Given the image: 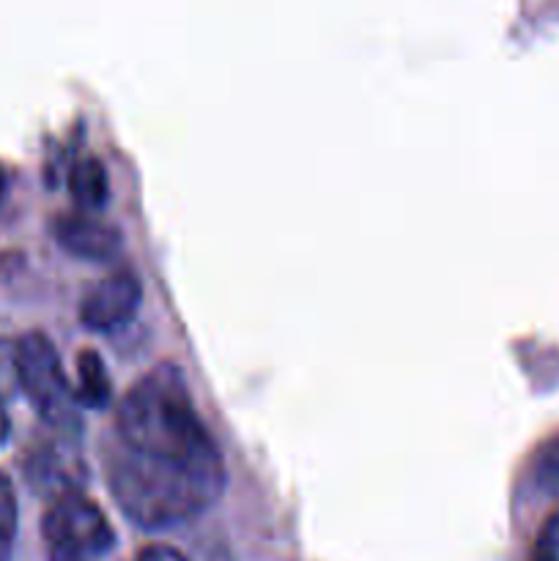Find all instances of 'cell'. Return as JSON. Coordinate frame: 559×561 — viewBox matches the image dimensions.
Listing matches in <instances>:
<instances>
[{
	"label": "cell",
	"mask_w": 559,
	"mask_h": 561,
	"mask_svg": "<svg viewBox=\"0 0 559 561\" xmlns=\"http://www.w3.org/2000/svg\"><path fill=\"white\" fill-rule=\"evenodd\" d=\"M115 444L151 460L217 469L223 453L192 403L179 367L159 365L118 405Z\"/></svg>",
	"instance_id": "obj_1"
},
{
	"label": "cell",
	"mask_w": 559,
	"mask_h": 561,
	"mask_svg": "<svg viewBox=\"0 0 559 561\" xmlns=\"http://www.w3.org/2000/svg\"><path fill=\"white\" fill-rule=\"evenodd\" d=\"M104 477L121 513L148 531L173 529L201 518L225 491V466L201 469L151 460L115 442L107 447Z\"/></svg>",
	"instance_id": "obj_2"
},
{
	"label": "cell",
	"mask_w": 559,
	"mask_h": 561,
	"mask_svg": "<svg viewBox=\"0 0 559 561\" xmlns=\"http://www.w3.org/2000/svg\"><path fill=\"white\" fill-rule=\"evenodd\" d=\"M16 351H20V387L44 425L60 436H77L80 433L77 398L66 381L53 340L42 332H27L16 343Z\"/></svg>",
	"instance_id": "obj_3"
},
{
	"label": "cell",
	"mask_w": 559,
	"mask_h": 561,
	"mask_svg": "<svg viewBox=\"0 0 559 561\" xmlns=\"http://www.w3.org/2000/svg\"><path fill=\"white\" fill-rule=\"evenodd\" d=\"M42 531L47 548H69V551L82 553L88 559L104 557L115 546V531L110 520L80 491L64 493L49 504Z\"/></svg>",
	"instance_id": "obj_4"
},
{
	"label": "cell",
	"mask_w": 559,
	"mask_h": 561,
	"mask_svg": "<svg viewBox=\"0 0 559 561\" xmlns=\"http://www.w3.org/2000/svg\"><path fill=\"white\" fill-rule=\"evenodd\" d=\"M142 301V285L135 272L121 268L99 279L80 301V321L91 332H115L135 318Z\"/></svg>",
	"instance_id": "obj_5"
},
{
	"label": "cell",
	"mask_w": 559,
	"mask_h": 561,
	"mask_svg": "<svg viewBox=\"0 0 559 561\" xmlns=\"http://www.w3.org/2000/svg\"><path fill=\"white\" fill-rule=\"evenodd\" d=\"M53 230L60 250L80 257V261L107 263L113 261V257H118L121 247H124L121 230L115 228V225L91 217L88 211L64 214V217L55 219Z\"/></svg>",
	"instance_id": "obj_6"
},
{
	"label": "cell",
	"mask_w": 559,
	"mask_h": 561,
	"mask_svg": "<svg viewBox=\"0 0 559 561\" xmlns=\"http://www.w3.org/2000/svg\"><path fill=\"white\" fill-rule=\"evenodd\" d=\"M69 190L82 211L91 214L102 208L110 195V181L104 164L96 157H82L69 173Z\"/></svg>",
	"instance_id": "obj_7"
},
{
	"label": "cell",
	"mask_w": 559,
	"mask_h": 561,
	"mask_svg": "<svg viewBox=\"0 0 559 561\" xmlns=\"http://www.w3.org/2000/svg\"><path fill=\"white\" fill-rule=\"evenodd\" d=\"M77 405L85 409H102L110 400V378L104 362L96 351H80L77 354Z\"/></svg>",
	"instance_id": "obj_8"
},
{
	"label": "cell",
	"mask_w": 559,
	"mask_h": 561,
	"mask_svg": "<svg viewBox=\"0 0 559 561\" xmlns=\"http://www.w3.org/2000/svg\"><path fill=\"white\" fill-rule=\"evenodd\" d=\"M16 526H20V507H16L14 485L0 471V561H11L16 542Z\"/></svg>",
	"instance_id": "obj_9"
},
{
	"label": "cell",
	"mask_w": 559,
	"mask_h": 561,
	"mask_svg": "<svg viewBox=\"0 0 559 561\" xmlns=\"http://www.w3.org/2000/svg\"><path fill=\"white\" fill-rule=\"evenodd\" d=\"M22 392L20 387V351L16 343L0 337V403Z\"/></svg>",
	"instance_id": "obj_10"
},
{
	"label": "cell",
	"mask_w": 559,
	"mask_h": 561,
	"mask_svg": "<svg viewBox=\"0 0 559 561\" xmlns=\"http://www.w3.org/2000/svg\"><path fill=\"white\" fill-rule=\"evenodd\" d=\"M537 480L546 491L559 493V438H554L540 455H537Z\"/></svg>",
	"instance_id": "obj_11"
},
{
	"label": "cell",
	"mask_w": 559,
	"mask_h": 561,
	"mask_svg": "<svg viewBox=\"0 0 559 561\" xmlns=\"http://www.w3.org/2000/svg\"><path fill=\"white\" fill-rule=\"evenodd\" d=\"M532 561H559V513L540 531V540H537Z\"/></svg>",
	"instance_id": "obj_12"
},
{
	"label": "cell",
	"mask_w": 559,
	"mask_h": 561,
	"mask_svg": "<svg viewBox=\"0 0 559 561\" xmlns=\"http://www.w3.org/2000/svg\"><path fill=\"white\" fill-rule=\"evenodd\" d=\"M135 561H186V557L170 546H151L146 548V551H142Z\"/></svg>",
	"instance_id": "obj_13"
},
{
	"label": "cell",
	"mask_w": 559,
	"mask_h": 561,
	"mask_svg": "<svg viewBox=\"0 0 559 561\" xmlns=\"http://www.w3.org/2000/svg\"><path fill=\"white\" fill-rule=\"evenodd\" d=\"M47 561H93V559L82 557V553H77V551H69V548L49 546L47 548Z\"/></svg>",
	"instance_id": "obj_14"
},
{
	"label": "cell",
	"mask_w": 559,
	"mask_h": 561,
	"mask_svg": "<svg viewBox=\"0 0 559 561\" xmlns=\"http://www.w3.org/2000/svg\"><path fill=\"white\" fill-rule=\"evenodd\" d=\"M9 433H11V420H9V414H5L3 403H0V447L9 442Z\"/></svg>",
	"instance_id": "obj_15"
},
{
	"label": "cell",
	"mask_w": 559,
	"mask_h": 561,
	"mask_svg": "<svg viewBox=\"0 0 559 561\" xmlns=\"http://www.w3.org/2000/svg\"><path fill=\"white\" fill-rule=\"evenodd\" d=\"M3 195H5V170L3 164H0V201H3Z\"/></svg>",
	"instance_id": "obj_16"
}]
</instances>
